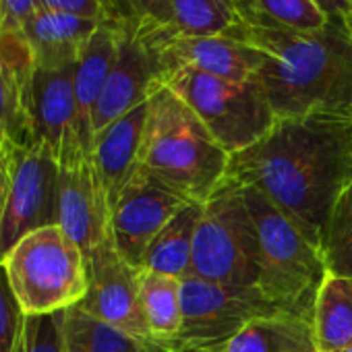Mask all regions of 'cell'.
I'll use <instances>...</instances> for the list:
<instances>
[{"label": "cell", "mask_w": 352, "mask_h": 352, "mask_svg": "<svg viewBox=\"0 0 352 352\" xmlns=\"http://www.w3.org/2000/svg\"><path fill=\"white\" fill-rule=\"evenodd\" d=\"M226 179L259 189L321 241L352 185V118H278L263 139L230 155Z\"/></svg>", "instance_id": "obj_1"}, {"label": "cell", "mask_w": 352, "mask_h": 352, "mask_svg": "<svg viewBox=\"0 0 352 352\" xmlns=\"http://www.w3.org/2000/svg\"><path fill=\"white\" fill-rule=\"evenodd\" d=\"M230 38L261 52L259 81L278 118H352V34L346 23L329 19L311 34L239 25Z\"/></svg>", "instance_id": "obj_2"}, {"label": "cell", "mask_w": 352, "mask_h": 352, "mask_svg": "<svg viewBox=\"0 0 352 352\" xmlns=\"http://www.w3.org/2000/svg\"><path fill=\"white\" fill-rule=\"evenodd\" d=\"M139 166L191 201L206 204L226 179L230 153L179 96L162 85L149 98Z\"/></svg>", "instance_id": "obj_3"}, {"label": "cell", "mask_w": 352, "mask_h": 352, "mask_svg": "<svg viewBox=\"0 0 352 352\" xmlns=\"http://www.w3.org/2000/svg\"><path fill=\"white\" fill-rule=\"evenodd\" d=\"M241 187L259 236V290L282 311L311 321L315 296L325 276L321 241L259 189Z\"/></svg>", "instance_id": "obj_4"}, {"label": "cell", "mask_w": 352, "mask_h": 352, "mask_svg": "<svg viewBox=\"0 0 352 352\" xmlns=\"http://www.w3.org/2000/svg\"><path fill=\"white\" fill-rule=\"evenodd\" d=\"M3 265L23 315L67 311L89 288L87 257L58 224L23 236Z\"/></svg>", "instance_id": "obj_5"}, {"label": "cell", "mask_w": 352, "mask_h": 352, "mask_svg": "<svg viewBox=\"0 0 352 352\" xmlns=\"http://www.w3.org/2000/svg\"><path fill=\"white\" fill-rule=\"evenodd\" d=\"M191 276L234 288H259V236L243 187L232 179H224L214 195L201 204Z\"/></svg>", "instance_id": "obj_6"}, {"label": "cell", "mask_w": 352, "mask_h": 352, "mask_svg": "<svg viewBox=\"0 0 352 352\" xmlns=\"http://www.w3.org/2000/svg\"><path fill=\"white\" fill-rule=\"evenodd\" d=\"M164 85L197 114L230 155L255 145L278 120L259 79L234 83L181 67L166 75Z\"/></svg>", "instance_id": "obj_7"}, {"label": "cell", "mask_w": 352, "mask_h": 352, "mask_svg": "<svg viewBox=\"0 0 352 352\" xmlns=\"http://www.w3.org/2000/svg\"><path fill=\"white\" fill-rule=\"evenodd\" d=\"M181 305L183 325L170 352L179 348H220L249 321L286 313L259 288L224 286L191 274L181 280Z\"/></svg>", "instance_id": "obj_8"}, {"label": "cell", "mask_w": 352, "mask_h": 352, "mask_svg": "<svg viewBox=\"0 0 352 352\" xmlns=\"http://www.w3.org/2000/svg\"><path fill=\"white\" fill-rule=\"evenodd\" d=\"M189 204L197 201H191L187 195L137 166L112 204V243L120 257L139 270L160 230Z\"/></svg>", "instance_id": "obj_9"}, {"label": "cell", "mask_w": 352, "mask_h": 352, "mask_svg": "<svg viewBox=\"0 0 352 352\" xmlns=\"http://www.w3.org/2000/svg\"><path fill=\"white\" fill-rule=\"evenodd\" d=\"M58 164L40 147H13L11 189L0 222V265L30 232L58 224Z\"/></svg>", "instance_id": "obj_10"}, {"label": "cell", "mask_w": 352, "mask_h": 352, "mask_svg": "<svg viewBox=\"0 0 352 352\" xmlns=\"http://www.w3.org/2000/svg\"><path fill=\"white\" fill-rule=\"evenodd\" d=\"M164 32L166 30H118L116 60L94 110V135L145 104L153 91L164 85L168 75V65L160 44Z\"/></svg>", "instance_id": "obj_11"}, {"label": "cell", "mask_w": 352, "mask_h": 352, "mask_svg": "<svg viewBox=\"0 0 352 352\" xmlns=\"http://www.w3.org/2000/svg\"><path fill=\"white\" fill-rule=\"evenodd\" d=\"M87 270L89 288L77 307L137 340L155 344L141 307L137 267L120 257L112 241L87 257Z\"/></svg>", "instance_id": "obj_12"}, {"label": "cell", "mask_w": 352, "mask_h": 352, "mask_svg": "<svg viewBox=\"0 0 352 352\" xmlns=\"http://www.w3.org/2000/svg\"><path fill=\"white\" fill-rule=\"evenodd\" d=\"M73 79L75 67L38 69L32 85L30 118L34 147L50 153L58 168L73 166L91 155L79 141Z\"/></svg>", "instance_id": "obj_13"}, {"label": "cell", "mask_w": 352, "mask_h": 352, "mask_svg": "<svg viewBox=\"0 0 352 352\" xmlns=\"http://www.w3.org/2000/svg\"><path fill=\"white\" fill-rule=\"evenodd\" d=\"M56 208L58 226L85 257L112 241V208L91 155L60 168Z\"/></svg>", "instance_id": "obj_14"}, {"label": "cell", "mask_w": 352, "mask_h": 352, "mask_svg": "<svg viewBox=\"0 0 352 352\" xmlns=\"http://www.w3.org/2000/svg\"><path fill=\"white\" fill-rule=\"evenodd\" d=\"M38 65L23 32H0V147H34L32 85Z\"/></svg>", "instance_id": "obj_15"}, {"label": "cell", "mask_w": 352, "mask_h": 352, "mask_svg": "<svg viewBox=\"0 0 352 352\" xmlns=\"http://www.w3.org/2000/svg\"><path fill=\"white\" fill-rule=\"evenodd\" d=\"M160 44L168 73L185 67L234 83H249L259 79L263 60L261 52L230 36L187 38L174 36L166 30Z\"/></svg>", "instance_id": "obj_16"}, {"label": "cell", "mask_w": 352, "mask_h": 352, "mask_svg": "<svg viewBox=\"0 0 352 352\" xmlns=\"http://www.w3.org/2000/svg\"><path fill=\"white\" fill-rule=\"evenodd\" d=\"M149 100L110 122L94 139L91 160L106 189L110 208L139 166V151L147 120Z\"/></svg>", "instance_id": "obj_17"}, {"label": "cell", "mask_w": 352, "mask_h": 352, "mask_svg": "<svg viewBox=\"0 0 352 352\" xmlns=\"http://www.w3.org/2000/svg\"><path fill=\"white\" fill-rule=\"evenodd\" d=\"M98 28L100 21L40 9L23 25V34L38 69H65L77 65Z\"/></svg>", "instance_id": "obj_18"}, {"label": "cell", "mask_w": 352, "mask_h": 352, "mask_svg": "<svg viewBox=\"0 0 352 352\" xmlns=\"http://www.w3.org/2000/svg\"><path fill=\"white\" fill-rule=\"evenodd\" d=\"M118 52V30L110 23H100L83 54L75 65V102L79 141L87 153L94 149V110L108 81Z\"/></svg>", "instance_id": "obj_19"}, {"label": "cell", "mask_w": 352, "mask_h": 352, "mask_svg": "<svg viewBox=\"0 0 352 352\" xmlns=\"http://www.w3.org/2000/svg\"><path fill=\"white\" fill-rule=\"evenodd\" d=\"M220 352H317L313 325L294 313L257 317L224 342Z\"/></svg>", "instance_id": "obj_20"}, {"label": "cell", "mask_w": 352, "mask_h": 352, "mask_svg": "<svg viewBox=\"0 0 352 352\" xmlns=\"http://www.w3.org/2000/svg\"><path fill=\"white\" fill-rule=\"evenodd\" d=\"M311 325L317 352L352 348V278L325 272L315 296Z\"/></svg>", "instance_id": "obj_21"}, {"label": "cell", "mask_w": 352, "mask_h": 352, "mask_svg": "<svg viewBox=\"0 0 352 352\" xmlns=\"http://www.w3.org/2000/svg\"><path fill=\"white\" fill-rule=\"evenodd\" d=\"M137 278L141 307L151 340L170 350L174 340L179 338L183 325L181 280L145 267L137 270Z\"/></svg>", "instance_id": "obj_22"}, {"label": "cell", "mask_w": 352, "mask_h": 352, "mask_svg": "<svg viewBox=\"0 0 352 352\" xmlns=\"http://www.w3.org/2000/svg\"><path fill=\"white\" fill-rule=\"evenodd\" d=\"M199 214H201V204L185 206L153 239L141 267L179 280L187 278L191 274L193 239H195Z\"/></svg>", "instance_id": "obj_23"}, {"label": "cell", "mask_w": 352, "mask_h": 352, "mask_svg": "<svg viewBox=\"0 0 352 352\" xmlns=\"http://www.w3.org/2000/svg\"><path fill=\"white\" fill-rule=\"evenodd\" d=\"M239 25L311 34L327 25L313 0H228Z\"/></svg>", "instance_id": "obj_24"}, {"label": "cell", "mask_w": 352, "mask_h": 352, "mask_svg": "<svg viewBox=\"0 0 352 352\" xmlns=\"http://www.w3.org/2000/svg\"><path fill=\"white\" fill-rule=\"evenodd\" d=\"M65 352H170L151 342L137 340L91 315L77 305L65 311Z\"/></svg>", "instance_id": "obj_25"}, {"label": "cell", "mask_w": 352, "mask_h": 352, "mask_svg": "<svg viewBox=\"0 0 352 352\" xmlns=\"http://www.w3.org/2000/svg\"><path fill=\"white\" fill-rule=\"evenodd\" d=\"M236 28L228 0H168V32L174 36H230Z\"/></svg>", "instance_id": "obj_26"}, {"label": "cell", "mask_w": 352, "mask_h": 352, "mask_svg": "<svg viewBox=\"0 0 352 352\" xmlns=\"http://www.w3.org/2000/svg\"><path fill=\"white\" fill-rule=\"evenodd\" d=\"M325 272L352 278V185L338 199L321 236Z\"/></svg>", "instance_id": "obj_27"}, {"label": "cell", "mask_w": 352, "mask_h": 352, "mask_svg": "<svg viewBox=\"0 0 352 352\" xmlns=\"http://www.w3.org/2000/svg\"><path fill=\"white\" fill-rule=\"evenodd\" d=\"M106 23L126 32L168 30V0H100Z\"/></svg>", "instance_id": "obj_28"}, {"label": "cell", "mask_w": 352, "mask_h": 352, "mask_svg": "<svg viewBox=\"0 0 352 352\" xmlns=\"http://www.w3.org/2000/svg\"><path fill=\"white\" fill-rule=\"evenodd\" d=\"M13 352H65V311L25 315Z\"/></svg>", "instance_id": "obj_29"}, {"label": "cell", "mask_w": 352, "mask_h": 352, "mask_svg": "<svg viewBox=\"0 0 352 352\" xmlns=\"http://www.w3.org/2000/svg\"><path fill=\"white\" fill-rule=\"evenodd\" d=\"M23 317L25 315L11 290L5 265H0V352H13Z\"/></svg>", "instance_id": "obj_30"}, {"label": "cell", "mask_w": 352, "mask_h": 352, "mask_svg": "<svg viewBox=\"0 0 352 352\" xmlns=\"http://www.w3.org/2000/svg\"><path fill=\"white\" fill-rule=\"evenodd\" d=\"M40 11V0H5L0 11V32H23V25Z\"/></svg>", "instance_id": "obj_31"}, {"label": "cell", "mask_w": 352, "mask_h": 352, "mask_svg": "<svg viewBox=\"0 0 352 352\" xmlns=\"http://www.w3.org/2000/svg\"><path fill=\"white\" fill-rule=\"evenodd\" d=\"M40 9L69 13V15L106 23V11L100 0H40Z\"/></svg>", "instance_id": "obj_32"}, {"label": "cell", "mask_w": 352, "mask_h": 352, "mask_svg": "<svg viewBox=\"0 0 352 352\" xmlns=\"http://www.w3.org/2000/svg\"><path fill=\"white\" fill-rule=\"evenodd\" d=\"M13 147L15 145H3L0 147V222L7 208V197L11 189V168H13Z\"/></svg>", "instance_id": "obj_33"}, {"label": "cell", "mask_w": 352, "mask_h": 352, "mask_svg": "<svg viewBox=\"0 0 352 352\" xmlns=\"http://www.w3.org/2000/svg\"><path fill=\"white\" fill-rule=\"evenodd\" d=\"M327 19L346 23L352 11V0H313Z\"/></svg>", "instance_id": "obj_34"}, {"label": "cell", "mask_w": 352, "mask_h": 352, "mask_svg": "<svg viewBox=\"0 0 352 352\" xmlns=\"http://www.w3.org/2000/svg\"><path fill=\"white\" fill-rule=\"evenodd\" d=\"M174 352H220L218 348H179Z\"/></svg>", "instance_id": "obj_35"}, {"label": "cell", "mask_w": 352, "mask_h": 352, "mask_svg": "<svg viewBox=\"0 0 352 352\" xmlns=\"http://www.w3.org/2000/svg\"><path fill=\"white\" fill-rule=\"evenodd\" d=\"M346 25H348V30H350V34H352V11H350V17H348V21H346Z\"/></svg>", "instance_id": "obj_36"}, {"label": "cell", "mask_w": 352, "mask_h": 352, "mask_svg": "<svg viewBox=\"0 0 352 352\" xmlns=\"http://www.w3.org/2000/svg\"><path fill=\"white\" fill-rule=\"evenodd\" d=\"M3 3H5V0H0V11H3Z\"/></svg>", "instance_id": "obj_37"}, {"label": "cell", "mask_w": 352, "mask_h": 352, "mask_svg": "<svg viewBox=\"0 0 352 352\" xmlns=\"http://www.w3.org/2000/svg\"><path fill=\"white\" fill-rule=\"evenodd\" d=\"M340 352H352V348H348V350H340Z\"/></svg>", "instance_id": "obj_38"}]
</instances>
